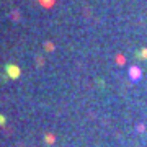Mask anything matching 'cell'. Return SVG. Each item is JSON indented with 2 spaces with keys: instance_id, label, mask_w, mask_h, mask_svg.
I'll list each match as a JSON object with an SVG mask.
<instances>
[{
  "instance_id": "1",
  "label": "cell",
  "mask_w": 147,
  "mask_h": 147,
  "mask_svg": "<svg viewBox=\"0 0 147 147\" xmlns=\"http://www.w3.org/2000/svg\"><path fill=\"white\" fill-rule=\"evenodd\" d=\"M5 72H7V77H10V79H18L20 77V69L16 67L15 64H7Z\"/></svg>"
},
{
  "instance_id": "2",
  "label": "cell",
  "mask_w": 147,
  "mask_h": 147,
  "mask_svg": "<svg viewBox=\"0 0 147 147\" xmlns=\"http://www.w3.org/2000/svg\"><path fill=\"white\" fill-rule=\"evenodd\" d=\"M129 75H131V79L134 80V82H137V80L141 79V70H139V67H131L129 69Z\"/></svg>"
},
{
  "instance_id": "3",
  "label": "cell",
  "mask_w": 147,
  "mask_h": 147,
  "mask_svg": "<svg viewBox=\"0 0 147 147\" xmlns=\"http://www.w3.org/2000/svg\"><path fill=\"white\" fill-rule=\"evenodd\" d=\"M142 51H144V57H147V49H142ZM136 59H137V61H141V59H142V56H141L139 51H136Z\"/></svg>"
},
{
  "instance_id": "4",
  "label": "cell",
  "mask_w": 147,
  "mask_h": 147,
  "mask_svg": "<svg viewBox=\"0 0 147 147\" xmlns=\"http://www.w3.org/2000/svg\"><path fill=\"white\" fill-rule=\"evenodd\" d=\"M0 126H5V116L0 115Z\"/></svg>"
}]
</instances>
